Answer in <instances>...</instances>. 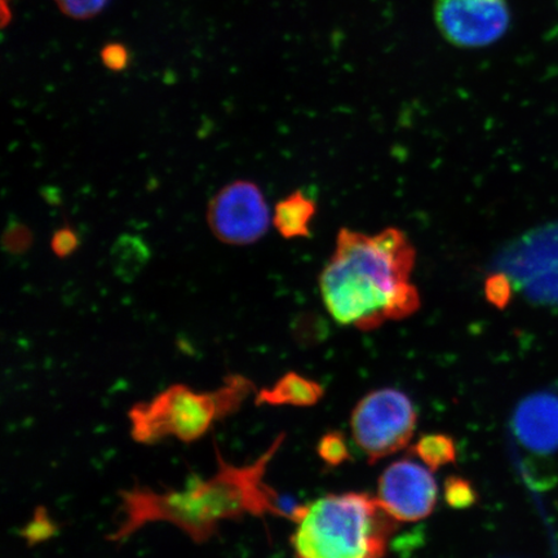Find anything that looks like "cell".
I'll use <instances>...</instances> for the list:
<instances>
[{"label":"cell","instance_id":"16","mask_svg":"<svg viewBox=\"0 0 558 558\" xmlns=\"http://www.w3.org/2000/svg\"><path fill=\"white\" fill-rule=\"evenodd\" d=\"M33 241L31 228L19 221H11L4 230L2 246L11 255H24L33 246Z\"/></svg>","mask_w":558,"mask_h":558},{"label":"cell","instance_id":"4","mask_svg":"<svg viewBox=\"0 0 558 558\" xmlns=\"http://www.w3.org/2000/svg\"><path fill=\"white\" fill-rule=\"evenodd\" d=\"M254 392V383L239 374L227 376L225 384L211 392H195L184 384H173L155 399L132 407L131 436L145 445L167 437L197 441L216 422L239 411Z\"/></svg>","mask_w":558,"mask_h":558},{"label":"cell","instance_id":"9","mask_svg":"<svg viewBox=\"0 0 558 558\" xmlns=\"http://www.w3.org/2000/svg\"><path fill=\"white\" fill-rule=\"evenodd\" d=\"M513 430L529 450L546 453L558 449V397L539 393L520 403L513 416Z\"/></svg>","mask_w":558,"mask_h":558},{"label":"cell","instance_id":"19","mask_svg":"<svg viewBox=\"0 0 558 558\" xmlns=\"http://www.w3.org/2000/svg\"><path fill=\"white\" fill-rule=\"evenodd\" d=\"M81 246V240L75 230L70 227H62L52 235L51 248L52 253L60 257V259H66L76 253Z\"/></svg>","mask_w":558,"mask_h":558},{"label":"cell","instance_id":"21","mask_svg":"<svg viewBox=\"0 0 558 558\" xmlns=\"http://www.w3.org/2000/svg\"><path fill=\"white\" fill-rule=\"evenodd\" d=\"M32 525L35 527L31 526L29 533L25 535V538L29 541L31 544L40 542L41 539H45L46 536L52 534V523L46 518V515L41 520L39 518L35 520Z\"/></svg>","mask_w":558,"mask_h":558},{"label":"cell","instance_id":"3","mask_svg":"<svg viewBox=\"0 0 558 558\" xmlns=\"http://www.w3.org/2000/svg\"><path fill=\"white\" fill-rule=\"evenodd\" d=\"M291 546L295 558H384L399 527L378 498L366 493L327 495L298 506Z\"/></svg>","mask_w":558,"mask_h":558},{"label":"cell","instance_id":"11","mask_svg":"<svg viewBox=\"0 0 558 558\" xmlns=\"http://www.w3.org/2000/svg\"><path fill=\"white\" fill-rule=\"evenodd\" d=\"M316 213V202L302 191H296L278 202L271 225L284 240L306 239L311 235V225Z\"/></svg>","mask_w":558,"mask_h":558},{"label":"cell","instance_id":"15","mask_svg":"<svg viewBox=\"0 0 558 558\" xmlns=\"http://www.w3.org/2000/svg\"><path fill=\"white\" fill-rule=\"evenodd\" d=\"M445 500L452 508L464 509L476 505V488L469 480L451 476L445 483Z\"/></svg>","mask_w":558,"mask_h":558},{"label":"cell","instance_id":"5","mask_svg":"<svg viewBox=\"0 0 558 558\" xmlns=\"http://www.w3.org/2000/svg\"><path fill=\"white\" fill-rule=\"evenodd\" d=\"M416 422V410L408 395L399 389L383 388L355 404L351 428L355 445L369 463H375L407 448Z\"/></svg>","mask_w":558,"mask_h":558},{"label":"cell","instance_id":"13","mask_svg":"<svg viewBox=\"0 0 558 558\" xmlns=\"http://www.w3.org/2000/svg\"><path fill=\"white\" fill-rule=\"evenodd\" d=\"M414 456L430 471L456 463L457 445L453 438L442 434L425 435L414 445Z\"/></svg>","mask_w":558,"mask_h":558},{"label":"cell","instance_id":"17","mask_svg":"<svg viewBox=\"0 0 558 558\" xmlns=\"http://www.w3.org/2000/svg\"><path fill=\"white\" fill-rule=\"evenodd\" d=\"M109 0H54L60 11L75 20H87L104 10Z\"/></svg>","mask_w":558,"mask_h":558},{"label":"cell","instance_id":"7","mask_svg":"<svg viewBox=\"0 0 558 558\" xmlns=\"http://www.w3.org/2000/svg\"><path fill=\"white\" fill-rule=\"evenodd\" d=\"M435 21L450 45L483 48L504 37L511 11L507 0H436Z\"/></svg>","mask_w":558,"mask_h":558},{"label":"cell","instance_id":"20","mask_svg":"<svg viewBox=\"0 0 558 558\" xmlns=\"http://www.w3.org/2000/svg\"><path fill=\"white\" fill-rule=\"evenodd\" d=\"M104 65L113 72H122L129 65V52L122 45H109L101 52Z\"/></svg>","mask_w":558,"mask_h":558},{"label":"cell","instance_id":"18","mask_svg":"<svg viewBox=\"0 0 558 558\" xmlns=\"http://www.w3.org/2000/svg\"><path fill=\"white\" fill-rule=\"evenodd\" d=\"M486 295L488 302H492L498 308H505L511 302L513 295L512 283L504 274L494 271V275L486 282Z\"/></svg>","mask_w":558,"mask_h":558},{"label":"cell","instance_id":"8","mask_svg":"<svg viewBox=\"0 0 558 558\" xmlns=\"http://www.w3.org/2000/svg\"><path fill=\"white\" fill-rule=\"evenodd\" d=\"M438 488L432 473L410 459L397 460L383 472L378 499L397 521L416 522L434 512Z\"/></svg>","mask_w":558,"mask_h":558},{"label":"cell","instance_id":"12","mask_svg":"<svg viewBox=\"0 0 558 558\" xmlns=\"http://www.w3.org/2000/svg\"><path fill=\"white\" fill-rule=\"evenodd\" d=\"M150 259V248L138 235L122 234L110 248L111 269L123 283L135 282Z\"/></svg>","mask_w":558,"mask_h":558},{"label":"cell","instance_id":"1","mask_svg":"<svg viewBox=\"0 0 558 558\" xmlns=\"http://www.w3.org/2000/svg\"><path fill=\"white\" fill-rule=\"evenodd\" d=\"M414 267L415 248L402 230L369 235L343 228L319 276L320 296L338 324L375 330L421 308Z\"/></svg>","mask_w":558,"mask_h":558},{"label":"cell","instance_id":"2","mask_svg":"<svg viewBox=\"0 0 558 558\" xmlns=\"http://www.w3.org/2000/svg\"><path fill=\"white\" fill-rule=\"evenodd\" d=\"M283 439L284 435H279L255 462L244 465L227 463L216 451L218 471L211 478L194 480L185 490L159 493L135 486L121 492L122 520L108 539L123 542L149 523L169 522L194 543L202 544L213 538L222 521L247 514L289 519L278 494L265 483V473Z\"/></svg>","mask_w":558,"mask_h":558},{"label":"cell","instance_id":"10","mask_svg":"<svg viewBox=\"0 0 558 558\" xmlns=\"http://www.w3.org/2000/svg\"><path fill=\"white\" fill-rule=\"evenodd\" d=\"M324 395V387L319 383L296 373H288L274 387L259 390L255 402L269 404V407L291 404V407L310 408L318 403Z\"/></svg>","mask_w":558,"mask_h":558},{"label":"cell","instance_id":"6","mask_svg":"<svg viewBox=\"0 0 558 558\" xmlns=\"http://www.w3.org/2000/svg\"><path fill=\"white\" fill-rule=\"evenodd\" d=\"M271 218L267 201L253 181L235 180L209 201L207 222L216 240L230 246H247L268 233Z\"/></svg>","mask_w":558,"mask_h":558},{"label":"cell","instance_id":"14","mask_svg":"<svg viewBox=\"0 0 558 558\" xmlns=\"http://www.w3.org/2000/svg\"><path fill=\"white\" fill-rule=\"evenodd\" d=\"M318 456L327 465L338 466L351 459L348 444L343 434L338 430L329 432L318 444Z\"/></svg>","mask_w":558,"mask_h":558}]
</instances>
